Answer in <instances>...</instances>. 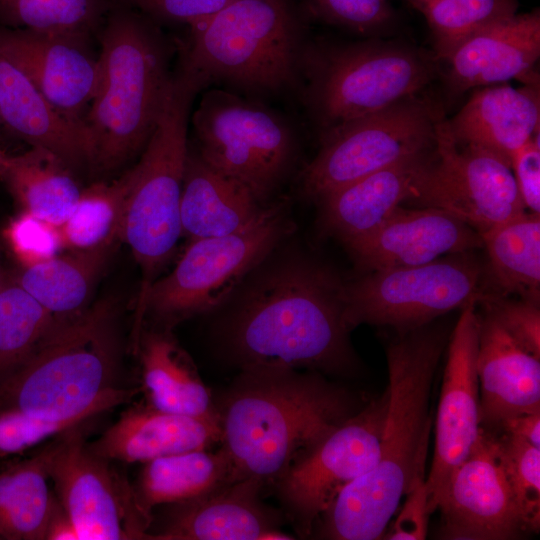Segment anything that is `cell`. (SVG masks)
I'll return each mask as SVG.
<instances>
[{"mask_svg":"<svg viewBox=\"0 0 540 540\" xmlns=\"http://www.w3.org/2000/svg\"><path fill=\"white\" fill-rule=\"evenodd\" d=\"M344 282L306 258L265 269L235 297L216 327L239 370L285 366L328 375L359 368L344 317Z\"/></svg>","mask_w":540,"mask_h":540,"instance_id":"cell-1","label":"cell"},{"mask_svg":"<svg viewBox=\"0 0 540 540\" xmlns=\"http://www.w3.org/2000/svg\"><path fill=\"white\" fill-rule=\"evenodd\" d=\"M450 335L439 323L397 332L388 343L389 401L376 464L344 487L319 519L317 536L375 540L416 479L425 475L431 388ZM315 528V529H316Z\"/></svg>","mask_w":540,"mask_h":540,"instance_id":"cell-2","label":"cell"},{"mask_svg":"<svg viewBox=\"0 0 540 540\" xmlns=\"http://www.w3.org/2000/svg\"><path fill=\"white\" fill-rule=\"evenodd\" d=\"M368 401L324 374L285 366L239 370L216 405L232 481L265 485Z\"/></svg>","mask_w":540,"mask_h":540,"instance_id":"cell-3","label":"cell"},{"mask_svg":"<svg viewBox=\"0 0 540 540\" xmlns=\"http://www.w3.org/2000/svg\"><path fill=\"white\" fill-rule=\"evenodd\" d=\"M118 360L115 303L104 299L62 319L31 357L0 381V409L92 420L140 390L115 384Z\"/></svg>","mask_w":540,"mask_h":540,"instance_id":"cell-4","label":"cell"},{"mask_svg":"<svg viewBox=\"0 0 540 540\" xmlns=\"http://www.w3.org/2000/svg\"><path fill=\"white\" fill-rule=\"evenodd\" d=\"M119 2L105 15L98 86L84 119L93 149L92 168L104 172L143 150L172 76L166 44L155 25Z\"/></svg>","mask_w":540,"mask_h":540,"instance_id":"cell-5","label":"cell"},{"mask_svg":"<svg viewBox=\"0 0 540 540\" xmlns=\"http://www.w3.org/2000/svg\"><path fill=\"white\" fill-rule=\"evenodd\" d=\"M206 82L181 68L171 76L156 126L131 168L120 239L141 270L134 332L142 327L146 294L172 256L182 234L180 202L188 148L192 101Z\"/></svg>","mask_w":540,"mask_h":540,"instance_id":"cell-6","label":"cell"},{"mask_svg":"<svg viewBox=\"0 0 540 540\" xmlns=\"http://www.w3.org/2000/svg\"><path fill=\"white\" fill-rule=\"evenodd\" d=\"M190 32L181 68L207 82L275 91L294 76L298 27L286 0H232Z\"/></svg>","mask_w":540,"mask_h":540,"instance_id":"cell-7","label":"cell"},{"mask_svg":"<svg viewBox=\"0 0 540 540\" xmlns=\"http://www.w3.org/2000/svg\"><path fill=\"white\" fill-rule=\"evenodd\" d=\"M291 229L285 208L278 204L263 207L239 231L192 240L175 268L150 286L142 307V323L150 315L161 327L171 328L221 308Z\"/></svg>","mask_w":540,"mask_h":540,"instance_id":"cell-8","label":"cell"},{"mask_svg":"<svg viewBox=\"0 0 540 540\" xmlns=\"http://www.w3.org/2000/svg\"><path fill=\"white\" fill-rule=\"evenodd\" d=\"M474 251L407 267L366 272L345 283L344 317L350 330L368 324L410 330L476 303L487 292Z\"/></svg>","mask_w":540,"mask_h":540,"instance_id":"cell-9","label":"cell"},{"mask_svg":"<svg viewBox=\"0 0 540 540\" xmlns=\"http://www.w3.org/2000/svg\"><path fill=\"white\" fill-rule=\"evenodd\" d=\"M441 118L431 101L414 95L326 129L317 155L303 171V191L319 201L364 176L433 149Z\"/></svg>","mask_w":540,"mask_h":540,"instance_id":"cell-10","label":"cell"},{"mask_svg":"<svg viewBox=\"0 0 540 540\" xmlns=\"http://www.w3.org/2000/svg\"><path fill=\"white\" fill-rule=\"evenodd\" d=\"M192 124L200 157L245 186L261 204L293 160L294 138L286 122L233 93L217 89L205 93Z\"/></svg>","mask_w":540,"mask_h":540,"instance_id":"cell-11","label":"cell"},{"mask_svg":"<svg viewBox=\"0 0 540 540\" xmlns=\"http://www.w3.org/2000/svg\"><path fill=\"white\" fill-rule=\"evenodd\" d=\"M433 60L406 46L362 43L317 59L310 102L326 129L416 95L433 78Z\"/></svg>","mask_w":540,"mask_h":540,"instance_id":"cell-12","label":"cell"},{"mask_svg":"<svg viewBox=\"0 0 540 540\" xmlns=\"http://www.w3.org/2000/svg\"><path fill=\"white\" fill-rule=\"evenodd\" d=\"M388 401L386 388L275 480V494L298 536H311L339 492L376 464Z\"/></svg>","mask_w":540,"mask_h":540,"instance_id":"cell-13","label":"cell"},{"mask_svg":"<svg viewBox=\"0 0 540 540\" xmlns=\"http://www.w3.org/2000/svg\"><path fill=\"white\" fill-rule=\"evenodd\" d=\"M409 202L444 210L479 234L527 211L511 167L491 152L455 141L443 117L434 157Z\"/></svg>","mask_w":540,"mask_h":540,"instance_id":"cell-14","label":"cell"},{"mask_svg":"<svg viewBox=\"0 0 540 540\" xmlns=\"http://www.w3.org/2000/svg\"><path fill=\"white\" fill-rule=\"evenodd\" d=\"M83 426L53 439L49 476L61 507L80 540L148 539L151 518L140 510L133 486L88 449Z\"/></svg>","mask_w":540,"mask_h":540,"instance_id":"cell-15","label":"cell"},{"mask_svg":"<svg viewBox=\"0 0 540 540\" xmlns=\"http://www.w3.org/2000/svg\"><path fill=\"white\" fill-rule=\"evenodd\" d=\"M447 345L435 421L433 461L426 478L430 514L437 510L452 474L469 456L482 431L476 370V303L462 308Z\"/></svg>","mask_w":540,"mask_h":540,"instance_id":"cell-16","label":"cell"},{"mask_svg":"<svg viewBox=\"0 0 540 540\" xmlns=\"http://www.w3.org/2000/svg\"><path fill=\"white\" fill-rule=\"evenodd\" d=\"M437 509L444 539L509 540L530 532L501 465L495 435L483 428Z\"/></svg>","mask_w":540,"mask_h":540,"instance_id":"cell-17","label":"cell"},{"mask_svg":"<svg viewBox=\"0 0 540 540\" xmlns=\"http://www.w3.org/2000/svg\"><path fill=\"white\" fill-rule=\"evenodd\" d=\"M88 36L0 29V53L17 66L60 112L84 121L99 81V57L86 45Z\"/></svg>","mask_w":540,"mask_h":540,"instance_id":"cell-18","label":"cell"},{"mask_svg":"<svg viewBox=\"0 0 540 540\" xmlns=\"http://www.w3.org/2000/svg\"><path fill=\"white\" fill-rule=\"evenodd\" d=\"M366 272L425 264L483 247L478 231L434 207H398L372 232L345 244Z\"/></svg>","mask_w":540,"mask_h":540,"instance_id":"cell-19","label":"cell"},{"mask_svg":"<svg viewBox=\"0 0 540 540\" xmlns=\"http://www.w3.org/2000/svg\"><path fill=\"white\" fill-rule=\"evenodd\" d=\"M264 486L233 480L198 498L173 504L167 519L148 539L290 540L279 528L281 514L261 500Z\"/></svg>","mask_w":540,"mask_h":540,"instance_id":"cell-20","label":"cell"},{"mask_svg":"<svg viewBox=\"0 0 540 540\" xmlns=\"http://www.w3.org/2000/svg\"><path fill=\"white\" fill-rule=\"evenodd\" d=\"M540 12L515 14L463 41L446 60L448 82L456 92L519 79L538 84Z\"/></svg>","mask_w":540,"mask_h":540,"instance_id":"cell-21","label":"cell"},{"mask_svg":"<svg viewBox=\"0 0 540 540\" xmlns=\"http://www.w3.org/2000/svg\"><path fill=\"white\" fill-rule=\"evenodd\" d=\"M476 370L482 428L506 418L540 411V358L526 351L483 310L477 313Z\"/></svg>","mask_w":540,"mask_h":540,"instance_id":"cell-22","label":"cell"},{"mask_svg":"<svg viewBox=\"0 0 540 540\" xmlns=\"http://www.w3.org/2000/svg\"><path fill=\"white\" fill-rule=\"evenodd\" d=\"M221 440L219 416L193 417L136 404L123 411L87 447L110 462L144 464L159 457L208 449Z\"/></svg>","mask_w":540,"mask_h":540,"instance_id":"cell-23","label":"cell"},{"mask_svg":"<svg viewBox=\"0 0 540 540\" xmlns=\"http://www.w3.org/2000/svg\"><path fill=\"white\" fill-rule=\"evenodd\" d=\"M435 147L364 176L318 202L324 229L344 244L360 238L409 202Z\"/></svg>","mask_w":540,"mask_h":540,"instance_id":"cell-24","label":"cell"},{"mask_svg":"<svg viewBox=\"0 0 540 540\" xmlns=\"http://www.w3.org/2000/svg\"><path fill=\"white\" fill-rule=\"evenodd\" d=\"M0 119L31 146L51 151L71 169L92 167L93 149L84 121L56 109L1 53Z\"/></svg>","mask_w":540,"mask_h":540,"instance_id":"cell-25","label":"cell"},{"mask_svg":"<svg viewBox=\"0 0 540 540\" xmlns=\"http://www.w3.org/2000/svg\"><path fill=\"white\" fill-rule=\"evenodd\" d=\"M538 87L494 84L476 90L462 109L446 120L452 137L460 144L491 152L510 166L513 153L539 133Z\"/></svg>","mask_w":540,"mask_h":540,"instance_id":"cell-26","label":"cell"},{"mask_svg":"<svg viewBox=\"0 0 540 540\" xmlns=\"http://www.w3.org/2000/svg\"><path fill=\"white\" fill-rule=\"evenodd\" d=\"M264 206L242 184L188 153L180 202L182 234L192 240L224 236L250 224Z\"/></svg>","mask_w":540,"mask_h":540,"instance_id":"cell-27","label":"cell"},{"mask_svg":"<svg viewBox=\"0 0 540 540\" xmlns=\"http://www.w3.org/2000/svg\"><path fill=\"white\" fill-rule=\"evenodd\" d=\"M142 389L150 406L193 417H218L216 405L188 354L160 327L140 334Z\"/></svg>","mask_w":540,"mask_h":540,"instance_id":"cell-28","label":"cell"},{"mask_svg":"<svg viewBox=\"0 0 540 540\" xmlns=\"http://www.w3.org/2000/svg\"><path fill=\"white\" fill-rule=\"evenodd\" d=\"M53 439L32 456L0 469V540H45L58 501L50 489Z\"/></svg>","mask_w":540,"mask_h":540,"instance_id":"cell-29","label":"cell"},{"mask_svg":"<svg viewBox=\"0 0 540 540\" xmlns=\"http://www.w3.org/2000/svg\"><path fill=\"white\" fill-rule=\"evenodd\" d=\"M229 481L231 462L221 447L216 452L194 450L148 461L133 488L140 510L151 518L158 505L198 498Z\"/></svg>","mask_w":540,"mask_h":540,"instance_id":"cell-30","label":"cell"},{"mask_svg":"<svg viewBox=\"0 0 540 540\" xmlns=\"http://www.w3.org/2000/svg\"><path fill=\"white\" fill-rule=\"evenodd\" d=\"M492 291L539 303L540 214L525 212L480 233Z\"/></svg>","mask_w":540,"mask_h":540,"instance_id":"cell-31","label":"cell"},{"mask_svg":"<svg viewBox=\"0 0 540 540\" xmlns=\"http://www.w3.org/2000/svg\"><path fill=\"white\" fill-rule=\"evenodd\" d=\"M71 170L51 151L31 146L23 154L8 156L0 177L23 211L61 226L81 193Z\"/></svg>","mask_w":540,"mask_h":540,"instance_id":"cell-32","label":"cell"},{"mask_svg":"<svg viewBox=\"0 0 540 540\" xmlns=\"http://www.w3.org/2000/svg\"><path fill=\"white\" fill-rule=\"evenodd\" d=\"M111 247L73 250L68 255L21 266L11 276L54 316L70 318L87 308L85 305L105 268Z\"/></svg>","mask_w":540,"mask_h":540,"instance_id":"cell-33","label":"cell"},{"mask_svg":"<svg viewBox=\"0 0 540 540\" xmlns=\"http://www.w3.org/2000/svg\"><path fill=\"white\" fill-rule=\"evenodd\" d=\"M61 320L5 274L0 288V381L23 365Z\"/></svg>","mask_w":540,"mask_h":540,"instance_id":"cell-34","label":"cell"},{"mask_svg":"<svg viewBox=\"0 0 540 540\" xmlns=\"http://www.w3.org/2000/svg\"><path fill=\"white\" fill-rule=\"evenodd\" d=\"M131 168L111 183L97 182L81 190L79 199L60 226L65 248L91 250L112 246L120 239Z\"/></svg>","mask_w":540,"mask_h":540,"instance_id":"cell-35","label":"cell"},{"mask_svg":"<svg viewBox=\"0 0 540 540\" xmlns=\"http://www.w3.org/2000/svg\"><path fill=\"white\" fill-rule=\"evenodd\" d=\"M432 31L437 57L447 60L467 38L517 14L518 0H409Z\"/></svg>","mask_w":540,"mask_h":540,"instance_id":"cell-36","label":"cell"},{"mask_svg":"<svg viewBox=\"0 0 540 540\" xmlns=\"http://www.w3.org/2000/svg\"><path fill=\"white\" fill-rule=\"evenodd\" d=\"M108 0H0V21L16 29L89 36Z\"/></svg>","mask_w":540,"mask_h":540,"instance_id":"cell-37","label":"cell"},{"mask_svg":"<svg viewBox=\"0 0 540 540\" xmlns=\"http://www.w3.org/2000/svg\"><path fill=\"white\" fill-rule=\"evenodd\" d=\"M498 456L530 532L540 526V448L504 433L496 437Z\"/></svg>","mask_w":540,"mask_h":540,"instance_id":"cell-38","label":"cell"},{"mask_svg":"<svg viewBox=\"0 0 540 540\" xmlns=\"http://www.w3.org/2000/svg\"><path fill=\"white\" fill-rule=\"evenodd\" d=\"M89 421L81 418L52 420L18 409H0V469L46 440Z\"/></svg>","mask_w":540,"mask_h":540,"instance_id":"cell-39","label":"cell"},{"mask_svg":"<svg viewBox=\"0 0 540 540\" xmlns=\"http://www.w3.org/2000/svg\"><path fill=\"white\" fill-rule=\"evenodd\" d=\"M6 238L21 266L51 259L65 248L60 226L25 211L9 223Z\"/></svg>","mask_w":540,"mask_h":540,"instance_id":"cell-40","label":"cell"},{"mask_svg":"<svg viewBox=\"0 0 540 540\" xmlns=\"http://www.w3.org/2000/svg\"><path fill=\"white\" fill-rule=\"evenodd\" d=\"M526 351L540 358L539 303L485 292L477 302Z\"/></svg>","mask_w":540,"mask_h":540,"instance_id":"cell-41","label":"cell"},{"mask_svg":"<svg viewBox=\"0 0 540 540\" xmlns=\"http://www.w3.org/2000/svg\"><path fill=\"white\" fill-rule=\"evenodd\" d=\"M317 17L366 33L388 25L393 11L387 0H307Z\"/></svg>","mask_w":540,"mask_h":540,"instance_id":"cell-42","label":"cell"},{"mask_svg":"<svg viewBox=\"0 0 540 540\" xmlns=\"http://www.w3.org/2000/svg\"><path fill=\"white\" fill-rule=\"evenodd\" d=\"M147 17L189 27L211 17L232 0H119Z\"/></svg>","mask_w":540,"mask_h":540,"instance_id":"cell-43","label":"cell"},{"mask_svg":"<svg viewBox=\"0 0 540 540\" xmlns=\"http://www.w3.org/2000/svg\"><path fill=\"white\" fill-rule=\"evenodd\" d=\"M405 496V503L385 538L389 540L425 539L430 515L427 507L425 475H421L416 479Z\"/></svg>","mask_w":540,"mask_h":540,"instance_id":"cell-44","label":"cell"},{"mask_svg":"<svg viewBox=\"0 0 540 540\" xmlns=\"http://www.w3.org/2000/svg\"><path fill=\"white\" fill-rule=\"evenodd\" d=\"M510 166L526 210L540 214L539 133L513 153Z\"/></svg>","mask_w":540,"mask_h":540,"instance_id":"cell-45","label":"cell"},{"mask_svg":"<svg viewBox=\"0 0 540 540\" xmlns=\"http://www.w3.org/2000/svg\"><path fill=\"white\" fill-rule=\"evenodd\" d=\"M504 433L540 448V411L523 413L504 419L498 426Z\"/></svg>","mask_w":540,"mask_h":540,"instance_id":"cell-46","label":"cell"},{"mask_svg":"<svg viewBox=\"0 0 540 540\" xmlns=\"http://www.w3.org/2000/svg\"><path fill=\"white\" fill-rule=\"evenodd\" d=\"M45 540H80L75 525L63 510L59 501H57L48 522Z\"/></svg>","mask_w":540,"mask_h":540,"instance_id":"cell-47","label":"cell"},{"mask_svg":"<svg viewBox=\"0 0 540 540\" xmlns=\"http://www.w3.org/2000/svg\"><path fill=\"white\" fill-rule=\"evenodd\" d=\"M8 155L0 148V175L5 167Z\"/></svg>","mask_w":540,"mask_h":540,"instance_id":"cell-48","label":"cell"},{"mask_svg":"<svg viewBox=\"0 0 540 540\" xmlns=\"http://www.w3.org/2000/svg\"><path fill=\"white\" fill-rule=\"evenodd\" d=\"M4 277H5V273L3 272L2 267H1V264H0V288H1V286H2Z\"/></svg>","mask_w":540,"mask_h":540,"instance_id":"cell-49","label":"cell"},{"mask_svg":"<svg viewBox=\"0 0 540 540\" xmlns=\"http://www.w3.org/2000/svg\"><path fill=\"white\" fill-rule=\"evenodd\" d=\"M0 121H1V119H0Z\"/></svg>","mask_w":540,"mask_h":540,"instance_id":"cell-50","label":"cell"}]
</instances>
